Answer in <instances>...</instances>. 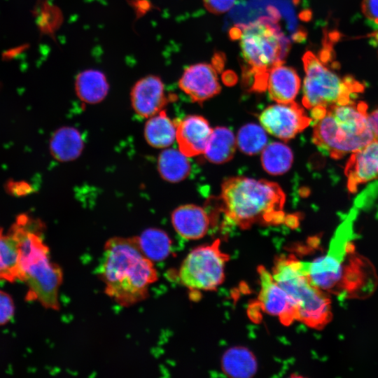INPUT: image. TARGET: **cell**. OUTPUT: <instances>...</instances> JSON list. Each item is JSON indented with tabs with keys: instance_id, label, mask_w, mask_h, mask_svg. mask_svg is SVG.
<instances>
[{
	"instance_id": "6da1fadb",
	"label": "cell",
	"mask_w": 378,
	"mask_h": 378,
	"mask_svg": "<svg viewBox=\"0 0 378 378\" xmlns=\"http://www.w3.org/2000/svg\"><path fill=\"white\" fill-rule=\"evenodd\" d=\"M98 272L105 293L123 307L146 299L149 287L158 280L153 261L141 250L139 237L109 239Z\"/></svg>"
},
{
	"instance_id": "7a4b0ae2",
	"label": "cell",
	"mask_w": 378,
	"mask_h": 378,
	"mask_svg": "<svg viewBox=\"0 0 378 378\" xmlns=\"http://www.w3.org/2000/svg\"><path fill=\"white\" fill-rule=\"evenodd\" d=\"M311 115L314 123L312 141L332 158H342L376 139L363 102L314 108Z\"/></svg>"
},
{
	"instance_id": "3957f363",
	"label": "cell",
	"mask_w": 378,
	"mask_h": 378,
	"mask_svg": "<svg viewBox=\"0 0 378 378\" xmlns=\"http://www.w3.org/2000/svg\"><path fill=\"white\" fill-rule=\"evenodd\" d=\"M286 196L274 182L245 176L226 178L221 186L222 208L227 220L241 229L255 223L283 221Z\"/></svg>"
},
{
	"instance_id": "277c9868",
	"label": "cell",
	"mask_w": 378,
	"mask_h": 378,
	"mask_svg": "<svg viewBox=\"0 0 378 378\" xmlns=\"http://www.w3.org/2000/svg\"><path fill=\"white\" fill-rule=\"evenodd\" d=\"M239 30L244 79L251 91L263 92L272 69L284 63L290 41L271 17H260Z\"/></svg>"
},
{
	"instance_id": "5b68a950",
	"label": "cell",
	"mask_w": 378,
	"mask_h": 378,
	"mask_svg": "<svg viewBox=\"0 0 378 378\" xmlns=\"http://www.w3.org/2000/svg\"><path fill=\"white\" fill-rule=\"evenodd\" d=\"M276 283L295 302L298 321L320 329L332 318L330 300L325 291L315 286L305 274L302 261L295 257L277 259L272 273Z\"/></svg>"
},
{
	"instance_id": "8992f818",
	"label": "cell",
	"mask_w": 378,
	"mask_h": 378,
	"mask_svg": "<svg viewBox=\"0 0 378 378\" xmlns=\"http://www.w3.org/2000/svg\"><path fill=\"white\" fill-rule=\"evenodd\" d=\"M302 62L305 72L302 104L307 109L349 103L364 89L352 77H340L311 51L304 54Z\"/></svg>"
},
{
	"instance_id": "52a82bcc",
	"label": "cell",
	"mask_w": 378,
	"mask_h": 378,
	"mask_svg": "<svg viewBox=\"0 0 378 378\" xmlns=\"http://www.w3.org/2000/svg\"><path fill=\"white\" fill-rule=\"evenodd\" d=\"M229 255L220 248V240L192 250L179 270L181 283L192 290H216L225 279V267Z\"/></svg>"
},
{
	"instance_id": "ba28073f",
	"label": "cell",
	"mask_w": 378,
	"mask_h": 378,
	"mask_svg": "<svg viewBox=\"0 0 378 378\" xmlns=\"http://www.w3.org/2000/svg\"><path fill=\"white\" fill-rule=\"evenodd\" d=\"M19 280L28 287L27 300L37 301L46 309H59L58 294L62 282V272L50 258L24 269Z\"/></svg>"
},
{
	"instance_id": "9c48e42d",
	"label": "cell",
	"mask_w": 378,
	"mask_h": 378,
	"mask_svg": "<svg viewBox=\"0 0 378 378\" xmlns=\"http://www.w3.org/2000/svg\"><path fill=\"white\" fill-rule=\"evenodd\" d=\"M259 120L267 132L284 141L293 138L312 121L304 109L294 102L277 103L267 107L260 114Z\"/></svg>"
},
{
	"instance_id": "30bf717a",
	"label": "cell",
	"mask_w": 378,
	"mask_h": 378,
	"mask_svg": "<svg viewBox=\"0 0 378 378\" xmlns=\"http://www.w3.org/2000/svg\"><path fill=\"white\" fill-rule=\"evenodd\" d=\"M260 292L258 300L263 310L276 316L284 325L298 321V309L293 300L276 283L272 274L263 266H259Z\"/></svg>"
},
{
	"instance_id": "8fae6325",
	"label": "cell",
	"mask_w": 378,
	"mask_h": 378,
	"mask_svg": "<svg viewBox=\"0 0 378 378\" xmlns=\"http://www.w3.org/2000/svg\"><path fill=\"white\" fill-rule=\"evenodd\" d=\"M178 86L192 102L198 103L218 94L221 89L216 69L206 63L188 66L178 80Z\"/></svg>"
},
{
	"instance_id": "7c38bea8",
	"label": "cell",
	"mask_w": 378,
	"mask_h": 378,
	"mask_svg": "<svg viewBox=\"0 0 378 378\" xmlns=\"http://www.w3.org/2000/svg\"><path fill=\"white\" fill-rule=\"evenodd\" d=\"M170 97L165 94L162 80L150 75L139 79L131 91L132 106L136 113L150 118L162 111Z\"/></svg>"
},
{
	"instance_id": "4fadbf2b",
	"label": "cell",
	"mask_w": 378,
	"mask_h": 378,
	"mask_svg": "<svg viewBox=\"0 0 378 378\" xmlns=\"http://www.w3.org/2000/svg\"><path fill=\"white\" fill-rule=\"evenodd\" d=\"M344 174L347 178V188L352 193L360 185L378 178L377 139L352 153L346 164Z\"/></svg>"
},
{
	"instance_id": "5bb4252c",
	"label": "cell",
	"mask_w": 378,
	"mask_h": 378,
	"mask_svg": "<svg viewBox=\"0 0 378 378\" xmlns=\"http://www.w3.org/2000/svg\"><path fill=\"white\" fill-rule=\"evenodd\" d=\"M208 121L200 115H188L176 123L179 150L186 156L204 153L212 133Z\"/></svg>"
},
{
	"instance_id": "9a60e30c",
	"label": "cell",
	"mask_w": 378,
	"mask_h": 378,
	"mask_svg": "<svg viewBox=\"0 0 378 378\" xmlns=\"http://www.w3.org/2000/svg\"><path fill=\"white\" fill-rule=\"evenodd\" d=\"M172 223L181 237L196 240L207 233L210 218L202 207L195 204H185L177 207L172 212Z\"/></svg>"
},
{
	"instance_id": "2e32d148",
	"label": "cell",
	"mask_w": 378,
	"mask_h": 378,
	"mask_svg": "<svg viewBox=\"0 0 378 378\" xmlns=\"http://www.w3.org/2000/svg\"><path fill=\"white\" fill-rule=\"evenodd\" d=\"M300 83L296 71L282 63L270 71L267 89L272 100L284 104L293 102L300 88Z\"/></svg>"
},
{
	"instance_id": "e0dca14e",
	"label": "cell",
	"mask_w": 378,
	"mask_h": 378,
	"mask_svg": "<svg viewBox=\"0 0 378 378\" xmlns=\"http://www.w3.org/2000/svg\"><path fill=\"white\" fill-rule=\"evenodd\" d=\"M222 371L228 377L249 378L255 375L258 363L253 352L245 346L227 349L221 358Z\"/></svg>"
},
{
	"instance_id": "ac0fdd59",
	"label": "cell",
	"mask_w": 378,
	"mask_h": 378,
	"mask_svg": "<svg viewBox=\"0 0 378 378\" xmlns=\"http://www.w3.org/2000/svg\"><path fill=\"white\" fill-rule=\"evenodd\" d=\"M75 88L77 96L88 104L100 102L106 96L108 83L104 74L100 71L88 69L76 76Z\"/></svg>"
},
{
	"instance_id": "d6986e66",
	"label": "cell",
	"mask_w": 378,
	"mask_h": 378,
	"mask_svg": "<svg viewBox=\"0 0 378 378\" xmlns=\"http://www.w3.org/2000/svg\"><path fill=\"white\" fill-rule=\"evenodd\" d=\"M83 141L78 131L73 127H64L57 130L50 141L52 156L59 161L76 159L81 153Z\"/></svg>"
},
{
	"instance_id": "ffe728a7",
	"label": "cell",
	"mask_w": 378,
	"mask_h": 378,
	"mask_svg": "<svg viewBox=\"0 0 378 378\" xmlns=\"http://www.w3.org/2000/svg\"><path fill=\"white\" fill-rule=\"evenodd\" d=\"M176 134V123L173 122L164 111L150 117L144 128L147 142L153 147L162 148L170 146Z\"/></svg>"
},
{
	"instance_id": "44dd1931",
	"label": "cell",
	"mask_w": 378,
	"mask_h": 378,
	"mask_svg": "<svg viewBox=\"0 0 378 378\" xmlns=\"http://www.w3.org/2000/svg\"><path fill=\"white\" fill-rule=\"evenodd\" d=\"M236 146L237 141L232 131L225 127H217L212 130L204 153L209 161L222 164L232 158Z\"/></svg>"
},
{
	"instance_id": "7402d4cb",
	"label": "cell",
	"mask_w": 378,
	"mask_h": 378,
	"mask_svg": "<svg viewBox=\"0 0 378 378\" xmlns=\"http://www.w3.org/2000/svg\"><path fill=\"white\" fill-rule=\"evenodd\" d=\"M158 170L164 180L176 183L189 175L190 164L188 156L180 150L169 148L163 150L159 156Z\"/></svg>"
},
{
	"instance_id": "603a6c76",
	"label": "cell",
	"mask_w": 378,
	"mask_h": 378,
	"mask_svg": "<svg viewBox=\"0 0 378 378\" xmlns=\"http://www.w3.org/2000/svg\"><path fill=\"white\" fill-rule=\"evenodd\" d=\"M293 162L290 148L284 144L273 142L262 151L261 163L264 169L272 175H281L288 171Z\"/></svg>"
},
{
	"instance_id": "cb8c5ba5",
	"label": "cell",
	"mask_w": 378,
	"mask_h": 378,
	"mask_svg": "<svg viewBox=\"0 0 378 378\" xmlns=\"http://www.w3.org/2000/svg\"><path fill=\"white\" fill-rule=\"evenodd\" d=\"M144 253L152 261H162L169 255L172 241L167 234L162 230L149 228L139 237Z\"/></svg>"
},
{
	"instance_id": "d4e9b609",
	"label": "cell",
	"mask_w": 378,
	"mask_h": 378,
	"mask_svg": "<svg viewBox=\"0 0 378 378\" xmlns=\"http://www.w3.org/2000/svg\"><path fill=\"white\" fill-rule=\"evenodd\" d=\"M262 127L248 123L240 128L237 134V145L241 152L248 155H255L262 151L266 146L267 137Z\"/></svg>"
},
{
	"instance_id": "484cf974",
	"label": "cell",
	"mask_w": 378,
	"mask_h": 378,
	"mask_svg": "<svg viewBox=\"0 0 378 378\" xmlns=\"http://www.w3.org/2000/svg\"><path fill=\"white\" fill-rule=\"evenodd\" d=\"M15 305L7 293L0 290V326L7 323L13 318Z\"/></svg>"
},
{
	"instance_id": "4316f807",
	"label": "cell",
	"mask_w": 378,
	"mask_h": 378,
	"mask_svg": "<svg viewBox=\"0 0 378 378\" xmlns=\"http://www.w3.org/2000/svg\"><path fill=\"white\" fill-rule=\"evenodd\" d=\"M204 7L213 14H223L228 11L235 0H202Z\"/></svg>"
},
{
	"instance_id": "83f0119b",
	"label": "cell",
	"mask_w": 378,
	"mask_h": 378,
	"mask_svg": "<svg viewBox=\"0 0 378 378\" xmlns=\"http://www.w3.org/2000/svg\"><path fill=\"white\" fill-rule=\"evenodd\" d=\"M361 11L368 20L378 24V0H362Z\"/></svg>"
},
{
	"instance_id": "f1b7e54d",
	"label": "cell",
	"mask_w": 378,
	"mask_h": 378,
	"mask_svg": "<svg viewBox=\"0 0 378 378\" xmlns=\"http://www.w3.org/2000/svg\"><path fill=\"white\" fill-rule=\"evenodd\" d=\"M369 120L375 137L378 139V107L369 115Z\"/></svg>"
},
{
	"instance_id": "f546056e",
	"label": "cell",
	"mask_w": 378,
	"mask_h": 378,
	"mask_svg": "<svg viewBox=\"0 0 378 378\" xmlns=\"http://www.w3.org/2000/svg\"><path fill=\"white\" fill-rule=\"evenodd\" d=\"M368 36L373 39L378 47V27L374 31L370 33Z\"/></svg>"
},
{
	"instance_id": "4dcf8cb0",
	"label": "cell",
	"mask_w": 378,
	"mask_h": 378,
	"mask_svg": "<svg viewBox=\"0 0 378 378\" xmlns=\"http://www.w3.org/2000/svg\"><path fill=\"white\" fill-rule=\"evenodd\" d=\"M4 266L1 255L0 253V280L4 281Z\"/></svg>"
}]
</instances>
